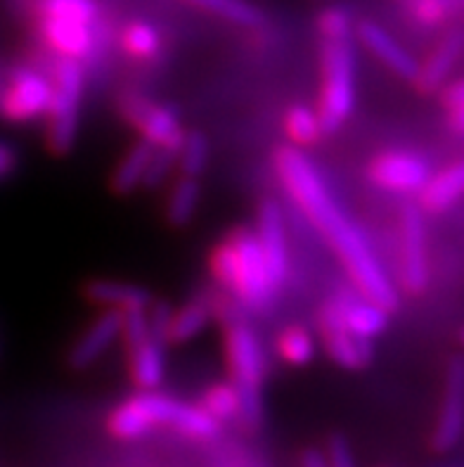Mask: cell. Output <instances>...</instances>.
I'll return each mask as SVG.
<instances>
[{
    "label": "cell",
    "instance_id": "21",
    "mask_svg": "<svg viewBox=\"0 0 464 467\" xmlns=\"http://www.w3.org/2000/svg\"><path fill=\"white\" fill-rule=\"evenodd\" d=\"M130 117L140 129L142 140L152 142L154 148L169 140L170 136H176L178 130H182L178 124V112L169 105H145L142 102V109L130 112Z\"/></svg>",
    "mask_w": 464,
    "mask_h": 467
},
{
    "label": "cell",
    "instance_id": "38",
    "mask_svg": "<svg viewBox=\"0 0 464 467\" xmlns=\"http://www.w3.org/2000/svg\"><path fill=\"white\" fill-rule=\"evenodd\" d=\"M327 465L329 467H358L356 465V458L351 453V446L341 434H335V437H329L327 441Z\"/></svg>",
    "mask_w": 464,
    "mask_h": 467
},
{
    "label": "cell",
    "instance_id": "12",
    "mask_svg": "<svg viewBox=\"0 0 464 467\" xmlns=\"http://www.w3.org/2000/svg\"><path fill=\"white\" fill-rule=\"evenodd\" d=\"M256 240H259L261 254L268 266V275H271L273 285H280L287 280L289 271V259H287V233H284V219L283 212L277 207L275 202L268 200L261 204L259 212V231Z\"/></svg>",
    "mask_w": 464,
    "mask_h": 467
},
{
    "label": "cell",
    "instance_id": "3",
    "mask_svg": "<svg viewBox=\"0 0 464 467\" xmlns=\"http://www.w3.org/2000/svg\"><path fill=\"white\" fill-rule=\"evenodd\" d=\"M225 351H228V366L232 375V387L240 399V418L249 430L261 427L263 420V399H261V385L265 375V358L261 349L259 337L249 330L244 323H235L228 327V339H225Z\"/></svg>",
    "mask_w": 464,
    "mask_h": 467
},
{
    "label": "cell",
    "instance_id": "6",
    "mask_svg": "<svg viewBox=\"0 0 464 467\" xmlns=\"http://www.w3.org/2000/svg\"><path fill=\"white\" fill-rule=\"evenodd\" d=\"M235 249V290L242 302L253 311H265L275 299V285L268 275V266L261 254L259 240L252 228H237L228 237Z\"/></svg>",
    "mask_w": 464,
    "mask_h": 467
},
{
    "label": "cell",
    "instance_id": "39",
    "mask_svg": "<svg viewBox=\"0 0 464 467\" xmlns=\"http://www.w3.org/2000/svg\"><path fill=\"white\" fill-rule=\"evenodd\" d=\"M15 166H17V154H15V150L10 145H5V142H0V178L15 171Z\"/></svg>",
    "mask_w": 464,
    "mask_h": 467
},
{
    "label": "cell",
    "instance_id": "11",
    "mask_svg": "<svg viewBox=\"0 0 464 467\" xmlns=\"http://www.w3.org/2000/svg\"><path fill=\"white\" fill-rule=\"evenodd\" d=\"M462 394H464V361L462 356L455 354L448 363L446 389H443L441 413L436 422L431 444L438 453H448L459 444L462 437Z\"/></svg>",
    "mask_w": 464,
    "mask_h": 467
},
{
    "label": "cell",
    "instance_id": "24",
    "mask_svg": "<svg viewBox=\"0 0 464 467\" xmlns=\"http://www.w3.org/2000/svg\"><path fill=\"white\" fill-rule=\"evenodd\" d=\"M209 318H211V311H209L204 302L185 304L180 311H173V316H170L169 342H190V339L197 337L209 326Z\"/></svg>",
    "mask_w": 464,
    "mask_h": 467
},
{
    "label": "cell",
    "instance_id": "2",
    "mask_svg": "<svg viewBox=\"0 0 464 467\" xmlns=\"http://www.w3.org/2000/svg\"><path fill=\"white\" fill-rule=\"evenodd\" d=\"M157 425L176 427L190 437L201 439L218 432V420H213L201 406L176 401L154 391L129 399L109 415V430L119 439H140Z\"/></svg>",
    "mask_w": 464,
    "mask_h": 467
},
{
    "label": "cell",
    "instance_id": "33",
    "mask_svg": "<svg viewBox=\"0 0 464 467\" xmlns=\"http://www.w3.org/2000/svg\"><path fill=\"white\" fill-rule=\"evenodd\" d=\"M317 29L323 34V41H351V15L344 7H327L317 19Z\"/></svg>",
    "mask_w": 464,
    "mask_h": 467
},
{
    "label": "cell",
    "instance_id": "10",
    "mask_svg": "<svg viewBox=\"0 0 464 467\" xmlns=\"http://www.w3.org/2000/svg\"><path fill=\"white\" fill-rule=\"evenodd\" d=\"M429 176V161L415 152H384L370 164L372 183L394 192H419Z\"/></svg>",
    "mask_w": 464,
    "mask_h": 467
},
{
    "label": "cell",
    "instance_id": "40",
    "mask_svg": "<svg viewBox=\"0 0 464 467\" xmlns=\"http://www.w3.org/2000/svg\"><path fill=\"white\" fill-rule=\"evenodd\" d=\"M301 467H329L327 458L320 449H306L301 453Z\"/></svg>",
    "mask_w": 464,
    "mask_h": 467
},
{
    "label": "cell",
    "instance_id": "25",
    "mask_svg": "<svg viewBox=\"0 0 464 467\" xmlns=\"http://www.w3.org/2000/svg\"><path fill=\"white\" fill-rule=\"evenodd\" d=\"M36 15L38 19L95 24L98 3L95 0H36Z\"/></svg>",
    "mask_w": 464,
    "mask_h": 467
},
{
    "label": "cell",
    "instance_id": "30",
    "mask_svg": "<svg viewBox=\"0 0 464 467\" xmlns=\"http://www.w3.org/2000/svg\"><path fill=\"white\" fill-rule=\"evenodd\" d=\"M182 133L185 130H178L176 136H170L169 140L157 145L152 152V160H150L148 173H145V181L142 183L148 185V188H157L161 181L170 173L173 166H178V154H180V145H182Z\"/></svg>",
    "mask_w": 464,
    "mask_h": 467
},
{
    "label": "cell",
    "instance_id": "17",
    "mask_svg": "<svg viewBox=\"0 0 464 467\" xmlns=\"http://www.w3.org/2000/svg\"><path fill=\"white\" fill-rule=\"evenodd\" d=\"M339 314L346 323L348 330L365 339H372L376 335H382L388 326V311L382 308L379 304L365 299V296H351V295H339L335 296Z\"/></svg>",
    "mask_w": 464,
    "mask_h": 467
},
{
    "label": "cell",
    "instance_id": "19",
    "mask_svg": "<svg viewBox=\"0 0 464 467\" xmlns=\"http://www.w3.org/2000/svg\"><path fill=\"white\" fill-rule=\"evenodd\" d=\"M464 188V166L462 161H455L441 173L427 178V183L419 190V209L422 212L441 213L450 209L459 200Z\"/></svg>",
    "mask_w": 464,
    "mask_h": 467
},
{
    "label": "cell",
    "instance_id": "5",
    "mask_svg": "<svg viewBox=\"0 0 464 467\" xmlns=\"http://www.w3.org/2000/svg\"><path fill=\"white\" fill-rule=\"evenodd\" d=\"M83 100V69L78 59L62 57L55 67L53 98L47 107V148L55 154L71 152L78 136Z\"/></svg>",
    "mask_w": 464,
    "mask_h": 467
},
{
    "label": "cell",
    "instance_id": "32",
    "mask_svg": "<svg viewBox=\"0 0 464 467\" xmlns=\"http://www.w3.org/2000/svg\"><path fill=\"white\" fill-rule=\"evenodd\" d=\"M201 409L211 415L213 420H230V418H235L237 410H240V399H237V391L232 387V382H221V385L209 387L204 391Z\"/></svg>",
    "mask_w": 464,
    "mask_h": 467
},
{
    "label": "cell",
    "instance_id": "9",
    "mask_svg": "<svg viewBox=\"0 0 464 467\" xmlns=\"http://www.w3.org/2000/svg\"><path fill=\"white\" fill-rule=\"evenodd\" d=\"M53 98V83L34 69L12 74L10 86L0 95V114L10 121H29L47 112Z\"/></svg>",
    "mask_w": 464,
    "mask_h": 467
},
{
    "label": "cell",
    "instance_id": "34",
    "mask_svg": "<svg viewBox=\"0 0 464 467\" xmlns=\"http://www.w3.org/2000/svg\"><path fill=\"white\" fill-rule=\"evenodd\" d=\"M441 100L443 107L448 109V119H450V129L458 138H462L464 130V83L459 78L450 83H443L441 88Z\"/></svg>",
    "mask_w": 464,
    "mask_h": 467
},
{
    "label": "cell",
    "instance_id": "23",
    "mask_svg": "<svg viewBox=\"0 0 464 467\" xmlns=\"http://www.w3.org/2000/svg\"><path fill=\"white\" fill-rule=\"evenodd\" d=\"M200 181L197 178L182 176L169 195V204H166V219L170 225L182 228L192 221L197 204H200Z\"/></svg>",
    "mask_w": 464,
    "mask_h": 467
},
{
    "label": "cell",
    "instance_id": "26",
    "mask_svg": "<svg viewBox=\"0 0 464 467\" xmlns=\"http://www.w3.org/2000/svg\"><path fill=\"white\" fill-rule=\"evenodd\" d=\"M284 130H287L289 140L294 142V148H308L323 138V126H320L317 112L308 105L289 107L287 117H284Z\"/></svg>",
    "mask_w": 464,
    "mask_h": 467
},
{
    "label": "cell",
    "instance_id": "4",
    "mask_svg": "<svg viewBox=\"0 0 464 467\" xmlns=\"http://www.w3.org/2000/svg\"><path fill=\"white\" fill-rule=\"evenodd\" d=\"M356 107V53L351 41H323V93L317 119L323 136L346 124Z\"/></svg>",
    "mask_w": 464,
    "mask_h": 467
},
{
    "label": "cell",
    "instance_id": "8",
    "mask_svg": "<svg viewBox=\"0 0 464 467\" xmlns=\"http://www.w3.org/2000/svg\"><path fill=\"white\" fill-rule=\"evenodd\" d=\"M320 335H323L325 351L336 366L346 368V370H360L372 363V356H375L372 339H365L348 330L335 296L320 308Z\"/></svg>",
    "mask_w": 464,
    "mask_h": 467
},
{
    "label": "cell",
    "instance_id": "31",
    "mask_svg": "<svg viewBox=\"0 0 464 467\" xmlns=\"http://www.w3.org/2000/svg\"><path fill=\"white\" fill-rule=\"evenodd\" d=\"M121 43H124V47L129 50V55H133V57L150 59L159 53L161 38H159V31L154 29L152 24L133 22L124 29Z\"/></svg>",
    "mask_w": 464,
    "mask_h": 467
},
{
    "label": "cell",
    "instance_id": "36",
    "mask_svg": "<svg viewBox=\"0 0 464 467\" xmlns=\"http://www.w3.org/2000/svg\"><path fill=\"white\" fill-rule=\"evenodd\" d=\"M410 10L415 19L427 26L443 24L450 12V0H410Z\"/></svg>",
    "mask_w": 464,
    "mask_h": 467
},
{
    "label": "cell",
    "instance_id": "28",
    "mask_svg": "<svg viewBox=\"0 0 464 467\" xmlns=\"http://www.w3.org/2000/svg\"><path fill=\"white\" fill-rule=\"evenodd\" d=\"M185 3L218 15L232 24H240V26H256L263 22L259 7H253L247 0H185Z\"/></svg>",
    "mask_w": 464,
    "mask_h": 467
},
{
    "label": "cell",
    "instance_id": "15",
    "mask_svg": "<svg viewBox=\"0 0 464 467\" xmlns=\"http://www.w3.org/2000/svg\"><path fill=\"white\" fill-rule=\"evenodd\" d=\"M83 295L93 304H100V306L112 308V311H121V314H126V311H148L154 304L152 292H148L145 287H138V285L119 283V280H90L83 287Z\"/></svg>",
    "mask_w": 464,
    "mask_h": 467
},
{
    "label": "cell",
    "instance_id": "37",
    "mask_svg": "<svg viewBox=\"0 0 464 467\" xmlns=\"http://www.w3.org/2000/svg\"><path fill=\"white\" fill-rule=\"evenodd\" d=\"M170 306L166 302L161 304H152V314L148 316V323H150V337L159 344H169V323H170Z\"/></svg>",
    "mask_w": 464,
    "mask_h": 467
},
{
    "label": "cell",
    "instance_id": "22",
    "mask_svg": "<svg viewBox=\"0 0 464 467\" xmlns=\"http://www.w3.org/2000/svg\"><path fill=\"white\" fill-rule=\"evenodd\" d=\"M154 145L148 140H138L133 148L126 152V157L119 161L117 171L112 176V190L117 195H129L138 190L145 181L150 160H152Z\"/></svg>",
    "mask_w": 464,
    "mask_h": 467
},
{
    "label": "cell",
    "instance_id": "16",
    "mask_svg": "<svg viewBox=\"0 0 464 467\" xmlns=\"http://www.w3.org/2000/svg\"><path fill=\"white\" fill-rule=\"evenodd\" d=\"M459 55H462V29H453L438 43L434 55L427 59V65L419 67L418 77L412 78V81L418 83V88L422 93H434L453 74V69L459 62Z\"/></svg>",
    "mask_w": 464,
    "mask_h": 467
},
{
    "label": "cell",
    "instance_id": "13",
    "mask_svg": "<svg viewBox=\"0 0 464 467\" xmlns=\"http://www.w3.org/2000/svg\"><path fill=\"white\" fill-rule=\"evenodd\" d=\"M119 332H121V311L107 308L105 314L98 316L90 323L88 330L78 337V342L71 347L69 356H67L69 366L74 370H86L88 366H93L117 342Z\"/></svg>",
    "mask_w": 464,
    "mask_h": 467
},
{
    "label": "cell",
    "instance_id": "18",
    "mask_svg": "<svg viewBox=\"0 0 464 467\" xmlns=\"http://www.w3.org/2000/svg\"><path fill=\"white\" fill-rule=\"evenodd\" d=\"M41 34L53 50L62 57L78 59L93 47V24L62 22V19H41Z\"/></svg>",
    "mask_w": 464,
    "mask_h": 467
},
{
    "label": "cell",
    "instance_id": "27",
    "mask_svg": "<svg viewBox=\"0 0 464 467\" xmlns=\"http://www.w3.org/2000/svg\"><path fill=\"white\" fill-rule=\"evenodd\" d=\"M209 157H211V148L206 140L204 133L200 130H185L182 133L180 154H178V166L180 173L188 178H200L209 166Z\"/></svg>",
    "mask_w": 464,
    "mask_h": 467
},
{
    "label": "cell",
    "instance_id": "14",
    "mask_svg": "<svg viewBox=\"0 0 464 467\" xmlns=\"http://www.w3.org/2000/svg\"><path fill=\"white\" fill-rule=\"evenodd\" d=\"M358 38L372 55H375L379 62L388 67V69L398 74L403 78H415L418 77L419 62L407 53L406 47L396 41L394 36L387 34V31L375 22H360L358 26Z\"/></svg>",
    "mask_w": 464,
    "mask_h": 467
},
{
    "label": "cell",
    "instance_id": "7",
    "mask_svg": "<svg viewBox=\"0 0 464 467\" xmlns=\"http://www.w3.org/2000/svg\"><path fill=\"white\" fill-rule=\"evenodd\" d=\"M400 280L410 295H422L429 285L427 225L418 204H406L400 213Z\"/></svg>",
    "mask_w": 464,
    "mask_h": 467
},
{
    "label": "cell",
    "instance_id": "1",
    "mask_svg": "<svg viewBox=\"0 0 464 467\" xmlns=\"http://www.w3.org/2000/svg\"><path fill=\"white\" fill-rule=\"evenodd\" d=\"M275 169L289 195L299 202V207L311 219V223L332 244L360 295L387 308L388 314L396 311L400 304L398 290L384 273L363 231L348 219L335 197L329 195L327 185L315 171L313 161L299 148L289 145L275 152Z\"/></svg>",
    "mask_w": 464,
    "mask_h": 467
},
{
    "label": "cell",
    "instance_id": "35",
    "mask_svg": "<svg viewBox=\"0 0 464 467\" xmlns=\"http://www.w3.org/2000/svg\"><path fill=\"white\" fill-rule=\"evenodd\" d=\"M119 337H124L129 351L138 349L142 342H148V311H126V314H121V332H119Z\"/></svg>",
    "mask_w": 464,
    "mask_h": 467
},
{
    "label": "cell",
    "instance_id": "20",
    "mask_svg": "<svg viewBox=\"0 0 464 467\" xmlns=\"http://www.w3.org/2000/svg\"><path fill=\"white\" fill-rule=\"evenodd\" d=\"M164 344L154 342L152 337L148 342H142L138 349L129 351L130 354V375L136 382L138 389L154 391L166 373V356Z\"/></svg>",
    "mask_w": 464,
    "mask_h": 467
},
{
    "label": "cell",
    "instance_id": "29",
    "mask_svg": "<svg viewBox=\"0 0 464 467\" xmlns=\"http://www.w3.org/2000/svg\"><path fill=\"white\" fill-rule=\"evenodd\" d=\"M277 349L289 366H306L315 356V339L306 327H287L277 339Z\"/></svg>",
    "mask_w": 464,
    "mask_h": 467
}]
</instances>
